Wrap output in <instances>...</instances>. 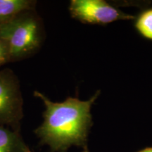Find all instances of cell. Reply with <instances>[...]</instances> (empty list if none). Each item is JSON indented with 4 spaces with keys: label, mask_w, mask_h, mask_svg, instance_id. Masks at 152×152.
I'll use <instances>...</instances> for the list:
<instances>
[{
    "label": "cell",
    "mask_w": 152,
    "mask_h": 152,
    "mask_svg": "<svg viewBox=\"0 0 152 152\" xmlns=\"http://www.w3.org/2000/svg\"><path fill=\"white\" fill-rule=\"evenodd\" d=\"M9 62H11L9 46L7 43L0 37V67Z\"/></svg>",
    "instance_id": "obj_8"
},
{
    "label": "cell",
    "mask_w": 152,
    "mask_h": 152,
    "mask_svg": "<svg viewBox=\"0 0 152 152\" xmlns=\"http://www.w3.org/2000/svg\"><path fill=\"white\" fill-rule=\"evenodd\" d=\"M30 150L20 131L0 125V152H28Z\"/></svg>",
    "instance_id": "obj_6"
},
{
    "label": "cell",
    "mask_w": 152,
    "mask_h": 152,
    "mask_svg": "<svg viewBox=\"0 0 152 152\" xmlns=\"http://www.w3.org/2000/svg\"><path fill=\"white\" fill-rule=\"evenodd\" d=\"M69 11L72 18L85 24L106 25L119 20L134 18L104 0H72Z\"/></svg>",
    "instance_id": "obj_4"
},
{
    "label": "cell",
    "mask_w": 152,
    "mask_h": 152,
    "mask_svg": "<svg viewBox=\"0 0 152 152\" xmlns=\"http://www.w3.org/2000/svg\"><path fill=\"white\" fill-rule=\"evenodd\" d=\"M23 98L20 81L10 68L0 70V125L20 131Z\"/></svg>",
    "instance_id": "obj_3"
},
{
    "label": "cell",
    "mask_w": 152,
    "mask_h": 152,
    "mask_svg": "<svg viewBox=\"0 0 152 152\" xmlns=\"http://www.w3.org/2000/svg\"><path fill=\"white\" fill-rule=\"evenodd\" d=\"M35 0H0V28L23 11L35 10Z\"/></svg>",
    "instance_id": "obj_5"
},
{
    "label": "cell",
    "mask_w": 152,
    "mask_h": 152,
    "mask_svg": "<svg viewBox=\"0 0 152 152\" xmlns=\"http://www.w3.org/2000/svg\"><path fill=\"white\" fill-rule=\"evenodd\" d=\"M99 94L97 91L87 101L69 96L62 102H54L42 92L34 91V96L45 106L43 122L34 130L39 144L47 146L49 152H67L73 146L87 147L93 125L91 109Z\"/></svg>",
    "instance_id": "obj_1"
},
{
    "label": "cell",
    "mask_w": 152,
    "mask_h": 152,
    "mask_svg": "<svg viewBox=\"0 0 152 152\" xmlns=\"http://www.w3.org/2000/svg\"><path fill=\"white\" fill-rule=\"evenodd\" d=\"M28 152H33V151H31V150H30V151H28Z\"/></svg>",
    "instance_id": "obj_11"
},
{
    "label": "cell",
    "mask_w": 152,
    "mask_h": 152,
    "mask_svg": "<svg viewBox=\"0 0 152 152\" xmlns=\"http://www.w3.org/2000/svg\"><path fill=\"white\" fill-rule=\"evenodd\" d=\"M135 28L142 36L152 40V8L140 14L136 19Z\"/></svg>",
    "instance_id": "obj_7"
},
{
    "label": "cell",
    "mask_w": 152,
    "mask_h": 152,
    "mask_svg": "<svg viewBox=\"0 0 152 152\" xmlns=\"http://www.w3.org/2000/svg\"><path fill=\"white\" fill-rule=\"evenodd\" d=\"M82 152H90V151H89L88 149H87V147H86L83 148V151Z\"/></svg>",
    "instance_id": "obj_10"
},
{
    "label": "cell",
    "mask_w": 152,
    "mask_h": 152,
    "mask_svg": "<svg viewBox=\"0 0 152 152\" xmlns=\"http://www.w3.org/2000/svg\"><path fill=\"white\" fill-rule=\"evenodd\" d=\"M0 37L8 45L11 62L33 56L44 43L45 30L35 10L23 11L0 28Z\"/></svg>",
    "instance_id": "obj_2"
},
{
    "label": "cell",
    "mask_w": 152,
    "mask_h": 152,
    "mask_svg": "<svg viewBox=\"0 0 152 152\" xmlns=\"http://www.w3.org/2000/svg\"><path fill=\"white\" fill-rule=\"evenodd\" d=\"M137 152H152V147H147Z\"/></svg>",
    "instance_id": "obj_9"
}]
</instances>
